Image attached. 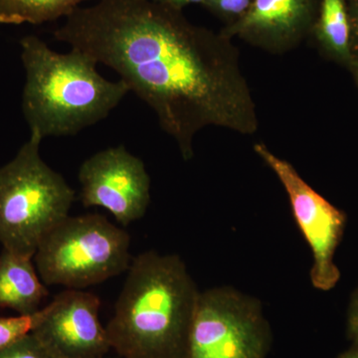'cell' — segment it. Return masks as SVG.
I'll use <instances>...</instances> for the list:
<instances>
[{
  "label": "cell",
  "instance_id": "obj_16",
  "mask_svg": "<svg viewBox=\"0 0 358 358\" xmlns=\"http://www.w3.org/2000/svg\"><path fill=\"white\" fill-rule=\"evenodd\" d=\"M255 0H205L202 4L224 26L237 22L248 13Z\"/></svg>",
  "mask_w": 358,
  "mask_h": 358
},
{
  "label": "cell",
  "instance_id": "obj_9",
  "mask_svg": "<svg viewBox=\"0 0 358 358\" xmlns=\"http://www.w3.org/2000/svg\"><path fill=\"white\" fill-rule=\"evenodd\" d=\"M96 294L67 289L42 308L35 334L58 358H103L110 350Z\"/></svg>",
  "mask_w": 358,
  "mask_h": 358
},
{
  "label": "cell",
  "instance_id": "obj_21",
  "mask_svg": "<svg viewBox=\"0 0 358 358\" xmlns=\"http://www.w3.org/2000/svg\"><path fill=\"white\" fill-rule=\"evenodd\" d=\"M348 70L350 71V74L352 75L353 80L357 84L358 88V59L352 58V63L348 66Z\"/></svg>",
  "mask_w": 358,
  "mask_h": 358
},
{
  "label": "cell",
  "instance_id": "obj_13",
  "mask_svg": "<svg viewBox=\"0 0 358 358\" xmlns=\"http://www.w3.org/2000/svg\"><path fill=\"white\" fill-rule=\"evenodd\" d=\"M88 0H0V24L38 25L67 17Z\"/></svg>",
  "mask_w": 358,
  "mask_h": 358
},
{
  "label": "cell",
  "instance_id": "obj_20",
  "mask_svg": "<svg viewBox=\"0 0 358 358\" xmlns=\"http://www.w3.org/2000/svg\"><path fill=\"white\" fill-rule=\"evenodd\" d=\"M338 358H358V343H353L352 348L341 353Z\"/></svg>",
  "mask_w": 358,
  "mask_h": 358
},
{
  "label": "cell",
  "instance_id": "obj_5",
  "mask_svg": "<svg viewBox=\"0 0 358 358\" xmlns=\"http://www.w3.org/2000/svg\"><path fill=\"white\" fill-rule=\"evenodd\" d=\"M131 237L100 214L68 216L35 252L40 279L48 286L83 289L129 270Z\"/></svg>",
  "mask_w": 358,
  "mask_h": 358
},
{
  "label": "cell",
  "instance_id": "obj_7",
  "mask_svg": "<svg viewBox=\"0 0 358 358\" xmlns=\"http://www.w3.org/2000/svg\"><path fill=\"white\" fill-rule=\"evenodd\" d=\"M254 152L274 171L288 194L294 220L312 250L310 277L313 286L322 292L336 288L341 271L334 256L345 234V212L315 192L293 164L271 152L265 143H256Z\"/></svg>",
  "mask_w": 358,
  "mask_h": 358
},
{
  "label": "cell",
  "instance_id": "obj_12",
  "mask_svg": "<svg viewBox=\"0 0 358 358\" xmlns=\"http://www.w3.org/2000/svg\"><path fill=\"white\" fill-rule=\"evenodd\" d=\"M310 39L320 55L348 69L352 61L345 0H322Z\"/></svg>",
  "mask_w": 358,
  "mask_h": 358
},
{
  "label": "cell",
  "instance_id": "obj_2",
  "mask_svg": "<svg viewBox=\"0 0 358 358\" xmlns=\"http://www.w3.org/2000/svg\"><path fill=\"white\" fill-rule=\"evenodd\" d=\"M199 293L180 257L136 256L106 327L110 348L124 358H185Z\"/></svg>",
  "mask_w": 358,
  "mask_h": 358
},
{
  "label": "cell",
  "instance_id": "obj_18",
  "mask_svg": "<svg viewBox=\"0 0 358 358\" xmlns=\"http://www.w3.org/2000/svg\"><path fill=\"white\" fill-rule=\"evenodd\" d=\"M348 336L353 343H358V287L353 292L348 306Z\"/></svg>",
  "mask_w": 358,
  "mask_h": 358
},
{
  "label": "cell",
  "instance_id": "obj_4",
  "mask_svg": "<svg viewBox=\"0 0 358 358\" xmlns=\"http://www.w3.org/2000/svg\"><path fill=\"white\" fill-rule=\"evenodd\" d=\"M30 134L15 157L0 167V243L33 258L44 237L69 216L75 190L42 159L43 138Z\"/></svg>",
  "mask_w": 358,
  "mask_h": 358
},
{
  "label": "cell",
  "instance_id": "obj_6",
  "mask_svg": "<svg viewBox=\"0 0 358 358\" xmlns=\"http://www.w3.org/2000/svg\"><path fill=\"white\" fill-rule=\"evenodd\" d=\"M271 331L260 301L229 287L200 292L185 358H267Z\"/></svg>",
  "mask_w": 358,
  "mask_h": 358
},
{
  "label": "cell",
  "instance_id": "obj_14",
  "mask_svg": "<svg viewBox=\"0 0 358 358\" xmlns=\"http://www.w3.org/2000/svg\"><path fill=\"white\" fill-rule=\"evenodd\" d=\"M42 312L18 317H0V350L31 333L41 319Z\"/></svg>",
  "mask_w": 358,
  "mask_h": 358
},
{
  "label": "cell",
  "instance_id": "obj_10",
  "mask_svg": "<svg viewBox=\"0 0 358 358\" xmlns=\"http://www.w3.org/2000/svg\"><path fill=\"white\" fill-rule=\"evenodd\" d=\"M322 0H255L248 13L221 34L239 38L273 55H282L310 39Z\"/></svg>",
  "mask_w": 358,
  "mask_h": 358
},
{
  "label": "cell",
  "instance_id": "obj_3",
  "mask_svg": "<svg viewBox=\"0 0 358 358\" xmlns=\"http://www.w3.org/2000/svg\"><path fill=\"white\" fill-rule=\"evenodd\" d=\"M26 82L22 112L30 133L46 136H75L106 119L129 89L124 81L101 76L88 54L51 50L34 35L21 39Z\"/></svg>",
  "mask_w": 358,
  "mask_h": 358
},
{
  "label": "cell",
  "instance_id": "obj_1",
  "mask_svg": "<svg viewBox=\"0 0 358 358\" xmlns=\"http://www.w3.org/2000/svg\"><path fill=\"white\" fill-rule=\"evenodd\" d=\"M54 37L115 70L152 108L185 160L194 157L193 141L204 128L258 131L233 40L193 24L183 10L150 0H98L75 9Z\"/></svg>",
  "mask_w": 358,
  "mask_h": 358
},
{
  "label": "cell",
  "instance_id": "obj_17",
  "mask_svg": "<svg viewBox=\"0 0 358 358\" xmlns=\"http://www.w3.org/2000/svg\"><path fill=\"white\" fill-rule=\"evenodd\" d=\"M350 22V43L352 58L358 59V0H345Z\"/></svg>",
  "mask_w": 358,
  "mask_h": 358
},
{
  "label": "cell",
  "instance_id": "obj_19",
  "mask_svg": "<svg viewBox=\"0 0 358 358\" xmlns=\"http://www.w3.org/2000/svg\"><path fill=\"white\" fill-rule=\"evenodd\" d=\"M150 1L162 4V6L171 7V8L183 10L185 7L190 6V4H201L202 6L205 0H150Z\"/></svg>",
  "mask_w": 358,
  "mask_h": 358
},
{
  "label": "cell",
  "instance_id": "obj_15",
  "mask_svg": "<svg viewBox=\"0 0 358 358\" xmlns=\"http://www.w3.org/2000/svg\"><path fill=\"white\" fill-rule=\"evenodd\" d=\"M0 358L58 357L31 331L0 350Z\"/></svg>",
  "mask_w": 358,
  "mask_h": 358
},
{
  "label": "cell",
  "instance_id": "obj_11",
  "mask_svg": "<svg viewBox=\"0 0 358 358\" xmlns=\"http://www.w3.org/2000/svg\"><path fill=\"white\" fill-rule=\"evenodd\" d=\"M46 287L32 257L3 249L0 254V308H11L20 315L38 312L49 294Z\"/></svg>",
  "mask_w": 358,
  "mask_h": 358
},
{
  "label": "cell",
  "instance_id": "obj_8",
  "mask_svg": "<svg viewBox=\"0 0 358 358\" xmlns=\"http://www.w3.org/2000/svg\"><path fill=\"white\" fill-rule=\"evenodd\" d=\"M85 207H102L122 226L143 218L150 202V178L143 160L124 145L85 160L78 174Z\"/></svg>",
  "mask_w": 358,
  "mask_h": 358
}]
</instances>
